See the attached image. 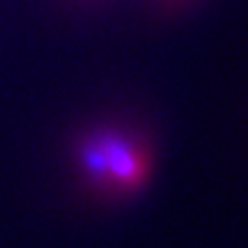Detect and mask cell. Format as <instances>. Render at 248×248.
<instances>
[{
  "label": "cell",
  "instance_id": "obj_2",
  "mask_svg": "<svg viewBox=\"0 0 248 248\" xmlns=\"http://www.w3.org/2000/svg\"><path fill=\"white\" fill-rule=\"evenodd\" d=\"M80 154H83V163H85L90 175L97 182H108V163H106V154L101 150V145L97 140L85 142Z\"/></svg>",
  "mask_w": 248,
  "mask_h": 248
},
{
  "label": "cell",
  "instance_id": "obj_1",
  "mask_svg": "<svg viewBox=\"0 0 248 248\" xmlns=\"http://www.w3.org/2000/svg\"><path fill=\"white\" fill-rule=\"evenodd\" d=\"M97 142L106 154L108 182H113L115 186H133L140 182L145 175V156L140 150H136L115 131H104Z\"/></svg>",
  "mask_w": 248,
  "mask_h": 248
}]
</instances>
